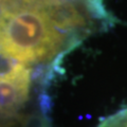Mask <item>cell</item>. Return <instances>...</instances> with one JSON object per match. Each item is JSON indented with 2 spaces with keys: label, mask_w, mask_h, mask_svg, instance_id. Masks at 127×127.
<instances>
[{
  "label": "cell",
  "mask_w": 127,
  "mask_h": 127,
  "mask_svg": "<svg viewBox=\"0 0 127 127\" xmlns=\"http://www.w3.org/2000/svg\"><path fill=\"white\" fill-rule=\"evenodd\" d=\"M67 1L72 2V3H74V4H76V3H78V4L83 5V4H84V3L87 1V0H67Z\"/></svg>",
  "instance_id": "obj_5"
},
{
  "label": "cell",
  "mask_w": 127,
  "mask_h": 127,
  "mask_svg": "<svg viewBox=\"0 0 127 127\" xmlns=\"http://www.w3.org/2000/svg\"><path fill=\"white\" fill-rule=\"evenodd\" d=\"M45 16L57 30L65 34L73 33L78 30L85 31L88 26V19L79 11L76 5L67 0L53 3L38 11Z\"/></svg>",
  "instance_id": "obj_2"
},
{
  "label": "cell",
  "mask_w": 127,
  "mask_h": 127,
  "mask_svg": "<svg viewBox=\"0 0 127 127\" xmlns=\"http://www.w3.org/2000/svg\"><path fill=\"white\" fill-rule=\"evenodd\" d=\"M31 83L0 79V120L19 116L29 97Z\"/></svg>",
  "instance_id": "obj_3"
},
{
  "label": "cell",
  "mask_w": 127,
  "mask_h": 127,
  "mask_svg": "<svg viewBox=\"0 0 127 127\" xmlns=\"http://www.w3.org/2000/svg\"><path fill=\"white\" fill-rule=\"evenodd\" d=\"M97 127H127V108L104 119Z\"/></svg>",
  "instance_id": "obj_4"
},
{
  "label": "cell",
  "mask_w": 127,
  "mask_h": 127,
  "mask_svg": "<svg viewBox=\"0 0 127 127\" xmlns=\"http://www.w3.org/2000/svg\"><path fill=\"white\" fill-rule=\"evenodd\" d=\"M67 38L68 34L57 30L38 11L14 16L3 14L0 50L26 65L49 61L58 63L77 45Z\"/></svg>",
  "instance_id": "obj_1"
}]
</instances>
